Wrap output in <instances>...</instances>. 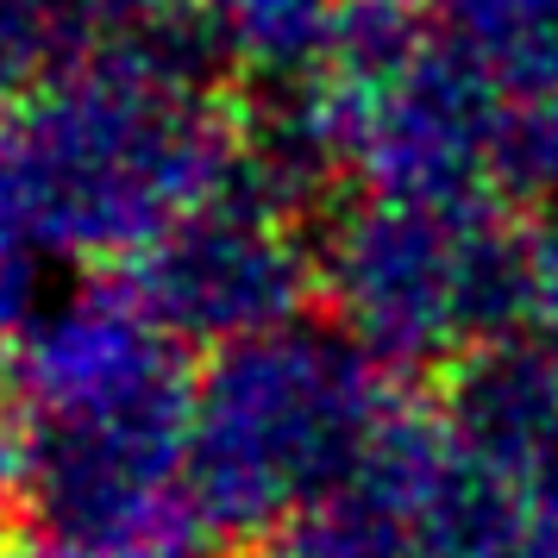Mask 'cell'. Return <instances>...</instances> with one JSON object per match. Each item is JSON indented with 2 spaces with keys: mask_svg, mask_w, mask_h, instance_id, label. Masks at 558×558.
Returning a JSON list of instances; mask_svg holds the SVG:
<instances>
[{
  "mask_svg": "<svg viewBox=\"0 0 558 558\" xmlns=\"http://www.w3.org/2000/svg\"><path fill=\"white\" fill-rule=\"evenodd\" d=\"M364 452V377L332 339L277 327L214 352L189 408V502L207 533H277Z\"/></svg>",
  "mask_w": 558,
  "mask_h": 558,
  "instance_id": "3957f363",
  "label": "cell"
},
{
  "mask_svg": "<svg viewBox=\"0 0 558 558\" xmlns=\"http://www.w3.org/2000/svg\"><path fill=\"white\" fill-rule=\"evenodd\" d=\"M20 332H26V307L0 302V427H7V408H13V364H20Z\"/></svg>",
  "mask_w": 558,
  "mask_h": 558,
  "instance_id": "8992f818",
  "label": "cell"
},
{
  "mask_svg": "<svg viewBox=\"0 0 558 558\" xmlns=\"http://www.w3.org/2000/svg\"><path fill=\"white\" fill-rule=\"evenodd\" d=\"M7 514H13V508H7V489H0V533H7ZM0 553H7V539H0Z\"/></svg>",
  "mask_w": 558,
  "mask_h": 558,
  "instance_id": "52a82bcc",
  "label": "cell"
},
{
  "mask_svg": "<svg viewBox=\"0 0 558 558\" xmlns=\"http://www.w3.org/2000/svg\"><path fill=\"white\" fill-rule=\"evenodd\" d=\"M7 151L38 252L126 270L227 182L232 126L207 70L145 32L7 107Z\"/></svg>",
  "mask_w": 558,
  "mask_h": 558,
  "instance_id": "7a4b0ae2",
  "label": "cell"
},
{
  "mask_svg": "<svg viewBox=\"0 0 558 558\" xmlns=\"http://www.w3.org/2000/svg\"><path fill=\"white\" fill-rule=\"evenodd\" d=\"M113 277L177 345L227 352L295 320L307 264L282 214V189L252 157H232L227 182Z\"/></svg>",
  "mask_w": 558,
  "mask_h": 558,
  "instance_id": "277c9868",
  "label": "cell"
},
{
  "mask_svg": "<svg viewBox=\"0 0 558 558\" xmlns=\"http://www.w3.org/2000/svg\"><path fill=\"white\" fill-rule=\"evenodd\" d=\"M32 257H38V239H32L26 195H20L13 151H7V132H0V302L7 307L32 302Z\"/></svg>",
  "mask_w": 558,
  "mask_h": 558,
  "instance_id": "5b68a950",
  "label": "cell"
},
{
  "mask_svg": "<svg viewBox=\"0 0 558 558\" xmlns=\"http://www.w3.org/2000/svg\"><path fill=\"white\" fill-rule=\"evenodd\" d=\"M195 371L120 277L32 314L0 427V489L51 558H202L189 502Z\"/></svg>",
  "mask_w": 558,
  "mask_h": 558,
  "instance_id": "6da1fadb",
  "label": "cell"
}]
</instances>
